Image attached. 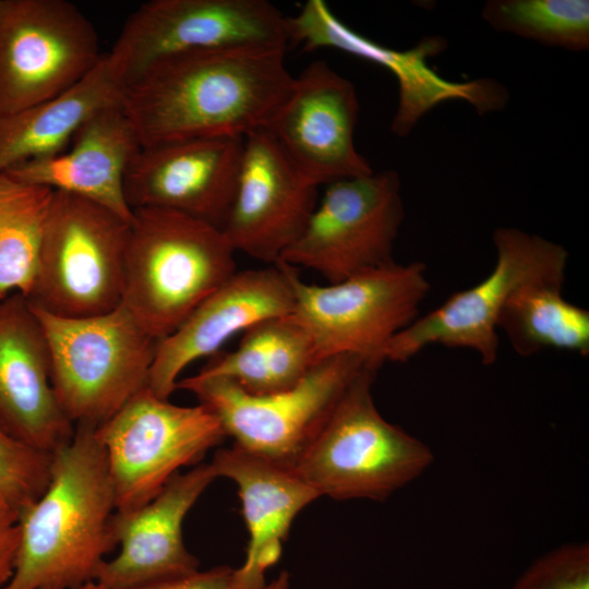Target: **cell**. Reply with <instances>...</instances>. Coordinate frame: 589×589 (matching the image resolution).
<instances>
[{
  "mask_svg": "<svg viewBox=\"0 0 589 589\" xmlns=\"http://www.w3.org/2000/svg\"><path fill=\"white\" fill-rule=\"evenodd\" d=\"M285 47H229L158 59L125 83L121 107L141 146L265 129L294 76Z\"/></svg>",
  "mask_w": 589,
  "mask_h": 589,
  "instance_id": "1",
  "label": "cell"
},
{
  "mask_svg": "<svg viewBox=\"0 0 589 589\" xmlns=\"http://www.w3.org/2000/svg\"><path fill=\"white\" fill-rule=\"evenodd\" d=\"M113 486L96 428L76 424L52 454L45 492L19 516L20 545L2 589H77L96 580L117 544Z\"/></svg>",
  "mask_w": 589,
  "mask_h": 589,
  "instance_id": "2",
  "label": "cell"
},
{
  "mask_svg": "<svg viewBox=\"0 0 589 589\" xmlns=\"http://www.w3.org/2000/svg\"><path fill=\"white\" fill-rule=\"evenodd\" d=\"M223 231L158 208L133 211L122 304L156 340L172 334L237 272Z\"/></svg>",
  "mask_w": 589,
  "mask_h": 589,
  "instance_id": "3",
  "label": "cell"
},
{
  "mask_svg": "<svg viewBox=\"0 0 589 589\" xmlns=\"http://www.w3.org/2000/svg\"><path fill=\"white\" fill-rule=\"evenodd\" d=\"M365 368L350 384L292 470L320 496L384 501L421 476L431 449L377 410Z\"/></svg>",
  "mask_w": 589,
  "mask_h": 589,
  "instance_id": "4",
  "label": "cell"
},
{
  "mask_svg": "<svg viewBox=\"0 0 589 589\" xmlns=\"http://www.w3.org/2000/svg\"><path fill=\"white\" fill-rule=\"evenodd\" d=\"M129 220L87 199L53 191L29 304L60 317L108 313L122 303Z\"/></svg>",
  "mask_w": 589,
  "mask_h": 589,
  "instance_id": "5",
  "label": "cell"
},
{
  "mask_svg": "<svg viewBox=\"0 0 589 589\" xmlns=\"http://www.w3.org/2000/svg\"><path fill=\"white\" fill-rule=\"evenodd\" d=\"M34 310L49 347L55 394L74 425L98 428L147 386L158 340L122 303L79 318Z\"/></svg>",
  "mask_w": 589,
  "mask_h": 589,
  "instance_id": "6",
  "label": "cell"
},
{
  "mask_svg": "<svg viewBox=\"0 0 589 589\" xmlns=\"http://www.w3.org/2000/svg\"><path fill=\"white\" fill-rule=\"evenodd\" d=\"M368 366L373 368L360 356L328 357L293 387L263 396L250 395L227 378L201 373L179 380L177 389L192 393L218 419L235 445L292 468Z\"/></svg>",
  "mask_w": 589,
  "mask_h": 589,
  "instance_id": "7",
  "label": "cell"
},
{
  "mask_svg": "<svg viewBox=\"0 0 589 589\" xmlns=\"http://www.w3.org/2000/svg\"><path fill=\"white\" fill-rule=\"evenodd\" d=\"M287 267L293 292L290 316L311 336L318 362L356 354L378 370L384 347L419 316L430 291L421 262H394L326 286L306 284L296 268Z\"/></svg>",
  "mask_w": 589,
  "mask_h": 589,
  "instance_id": "8",
  "label": "cell"
},
{
  "mask_svg": "<svg viewBox=\"0 0 589 589\" xmlns=\"http://www.w3.org/2000/svg\"><path fill=\"white\" fill-rule=\"evenodd\" d=\"M493 243L492 271L396 334L383 349V362H407L431 345L469 349L483 364L495 362L497 322L507 301L530 283H564L568 252L556 242L508 227L494 231Z\"/></svg>",
  "mask_w": 589,
  "mask_h": 589,
  "instance_id": "9",
  "label": "cell"
},
{
  "mask_svg": "<svg viewBox=\"0 0 589 589\" xmlns=\"http://www.w3.org/2000/svg\"><path fill=\"white\" fill-rule=\"evenodd\" d=\"M117 512L152 501L182 467L199 464L226 434L204 406H178L147 386L96 428Z\"/></svg>",
  "mask_w": 589,
  "mask_h": 589,
  "instance_id": "10",
  "label": "cell"
},
{
  "mask_svg": "<svg viewBox=\"0 0 589 589\" xmlns=\"http://www.w3.org/2000/svg\"><path fill=\"white\" fill-rule=\"evenodd\" d=\"M96 29L67 0H0V116L67 92L100 61Z\"/></svg>",
  "mask_w": 589,
  "mask_h": 589,
  "instance_id": "11",
  "label": "cell"
},
{
  "mask_svg": "<svg viewBox=\"0 0 589 589\" xmlns=\"http://www.w3.org/2000/svg\"><path fill=\"white\" fill-rule=\"evenodd\" d=\"M405 216L394 170L325 185L299 239L279 262L320 273L336 284L394 263V243Z\"/></svg>",
  "mask_w": 589,
  "mask_h": 589,
  "instance_id": "12",
  "label": "cell"
},
{
  "mask_svg": "<svg viewBox=\"0 0 589 589\" xmlns=\"http://www.w3.org/2000/svg\"><path fill=\"white\" fill-rule=\"evenodd\" d=\"M288 43L287 16L266 0H151L129 15L107 55L124 87L167 56Z\"/></svg>",
  "mask_w": 589,
  "mask_h": 589,
  "instance_id": "13",
  "label": "cell"
},
{
  "mask_svg": "<svg viewBox=\"0 0 589 589\" xmlns=\"http://www.w3.org/2000/svg\"><path fill=\"white\" fill-rule=\"evenodd\" d=\"M358 113L353 84L318 60L294 76L265 130L297 170L320 188L373 172L354 146Z\"/></svg>",
  "mask_w": 589,
  "mask_h": 589,
  "instance_id": "14",
  "label": "cell"
},
{
  "mask_svg": "<svg viewBox=\"0 0 589 589\" xmlns=\"http://www.w3.org/2000/svg\"><path fill=\"white\" fill-rule=\"evenodd\" d=\"M244 137H195L142 146L124 178L132 211L158 208L220 230L239 176Z\"/></svg>",
  "mask_w": 589,
  "mask_h": 589,
  "instance_id": "15",
  "label": "cell"
},
{
  "mask_svg": "<svg viewBox=\"0 0 589 589\" xmlns=\"http://www.w3.org/2000/svg\"><path fill=\"white\" fill-rule=\"evenodd\" d=\"M317 190L267 130L253 131L244 136L236 192L221 231L235 252L274 265L304 230Z\"/></svg>",
  "mask_w": 589,
  "mask_h": 589,
  "instance_id": "16",
  "label": "cell"
},
{
  "mask_svg": "<svg viewBox=\"0 0 589 589\" xmlns=\"http://www.w3.org/2000/svg\"><path fill=\"white\" fill-rule=\"evenodd\" d=\"M293 292L288 267L236 272L217 287L169 336L157 344L147 387L168 399L181 372L194 361L218 353L239 332L274 316L290 315Z\"/></svg>",
  "mask_w": 589,
  "mask_h": 589,
  "instance_id": "17",
  "label": "cell"
},
{
  "mask_svg": "<svg viewBox=\"0 0 589 589\" xmlns=\"http://www.w3.org/2000/svg\"><path fill=\"white\" fill-rule=\"evenodd\" d=\"M0 424L49 455L67 445L75 431L51 384L43 324L19 292L0 301Z\"/></svg>",
  "mask_w": 589,
  "mask_h": 589,
  "instance_id": "18",
  "label": "cell"
},
{
  "mask_svg": "<svg viewBox=\"0 0 589 589\" xmlns=\"http://www.w3.org/2000/svg\"><path fill=\"white\" fill-rule=\"evenodd\" d=\"M211 464L175 474L145 505L115 512L113 534L119 554L107 560L96 577L106 589H133L192 574L200 562L182 537L183 520L216 479Z\"/></svg>",
  "mask_w": 589,
  "mask_h": 589,
  "instance_id": "19",
  "label": "cell"
},
{
  "mask_svg": "<svg viewBox=\"0 0 589 589\" xmlns=\"http://www.w3.org/2000/svg\"><path fill=\"white\" fill-rule=\"evenodd\" d=\"M121 104L104 108L75 132L68 147L5 171L14 179L52 191L74 194L131 221L124 195L128 168L141 148Z\"/></svg>",
  "mask_w": 589,
  "mask_h": 589,
  "instance_id": "20",
  "label": "cell"
},
{
  "mask_svg": "<svg viewBox=\"0 0 589 589\" xmlns=\"http://www.w3.org/2000/svg\"><path fill=\"white\" fill-rule=\"evenodd\" d=\"M289 43L304 50L334 48L376 62L390 70L399 82V106L392 122V131L406 135L419 117L436 103L462 97L479 111L491 98V85L484 81L453 84L438 77L425 64L431 50L440 48L437 40L408 51H398L378 45L345 25L323 0H309L294 16H287Z\"/></svg>",
  "mask_w": 589,
  "mask_h": 589,
  "instance_id": "21",
  "label": "cell"
},
{
  "mask_svg": "<svg viewBox=\"0 0 589 589\" xmlns=\"http://www.w3.org/2000/svg\"><path fill=\"white\" fill-rule=\"evenodd\" d=\"M216 477L238 486L249 533L243 564L235 568L237 589H264L265 572L281 555L299 513L321 497L291 468L237 445L218 449L209 462Z\"/></svg>",
  "mask_w": 589,
  "mask_h": 589,
  "instance_id": "22",
  "label": "cell"
},
{
  "mask_svg": "<svg viewBox=\"0 0 589 589\" xmlns=\"http://www.w3.org/2000/svg\"><path fill=\"white\" fill-rule=\"evenodd\" d=\"M123 83L108 55L76 85L51 99L0 116V173L68 147L93 115L121 104Z\"/></svg>",
  "mask_w": 589,
  "mask_h": 589,
  "instance_id": "23",
  "label": "cell"
},
{
  "mask_svg": "<svg viewBox=\"0 0 589 589\" xmlns=\"http://www.w3.org/2000/svg\"><path fill=\"white\" fill-rule=\"evenodd\" d=\"M317 362L309 333L290 315L274 316L247 328L236 350L212 356L199 373L263 396L293 387Z\"/></svg>",
  "mask_w": 589,
  "mask_h": 589,
  "instance_id": "24",
  "label": "cell"
},
{
  "mask_svg": "<svg viewBox=\"0 0 589 589\" xmlns=\"http://www.w3.org/2000/svg\"><path fill=\"white\" fill-rule=\"evenodd\" d=\"M563 283L536 281L520 287L500 314L497 329L521 357L544 349L589 354V311L566 300Z\"/></svg>",
  "mask_w": 589,
  "mask_h": 589,
  "instance_id": "25",
  "label": "cell"
},
{
  "mask_svg": "<svg viewBox=\"0 0 589 589\" xmlns=\"http://www.w3.org/2000/svg\"><path fill=\"white\" fill-rule=\"evenodd\" d=\"M52 195L0 173V300L29 291Z\"/></svg>",
  "mask_w": 589,
  "mask_h": 589,
  "instance_id": "26",
  "label": "cell"
},
{
  "mask_svg": "<svg viewBox=\"0 0 589 589\" xmlns=\"http://www.w3.org/2000/svg\"><path fill=\"white\" fill-rule=\"evenodd\" d=\"M481 15L498 32L576 51L589 48L588 0H490Z\"/></svg>",
  "mask_w": 589,
  "mask_h": 589,
  "instance_id": "27",
  "label": "cell"
},
{
  "mask_svg": "<svg viewBox=\"0 0 589 589\" xmlns=\"http://www.w3.org/2000/svg\"><path fill=\"white\" fill-rule=\"evenodd\" d=\"M51 457L19 441L0 424V498L19 516L47 489Z\"/></svg>",
  "mask_w": 589,
  "mask_h": 589,
  "instance_id": "28",
  "label": "cell"
},
{
  "mask_svg": "<svg viewBox=\"0 0 589 589\" xmlns=\"http://www.w3.org/2000/svg\"><path fill=\"white\" fill-rule=\"evenodd\" d=\"M512 589H589V546L570 543L536 560Z\"/></svg>",
  "mask_w": 589,
  "mask_h": 589,
  "instance_id": "29",
  "label": "cell"
},
{
  "mask_svg": "<svg viewBox=\"0 0 589 589\" xmlns=\"http://www.w3.org/2000/svg\"><path fill=\"white\" fill-rule=\"evenodd\" d=\"M133 589H237V587L235 568L221 565Z\"/></svg>",
  "mask_w": 589,
  "mask_h": 589,
  "instance_id": "30",
  "label": "cell"
},
{
  "mask_svg": "<svg viewBox=\"0 0 589 589\" xmlns=\"http://www.w3.org/2000/svg\"><path fill=\"white\" fill-rule=\"evenodd\" d=\"M19 545V514L0 498V589L13 575Z\"/></svg>",
  "mask_w": 589,
  "mask_h": 589,
  "instance_id": "31",
  "label": "cell"
},
{
  "mask_svg": "<svg viewBox=\"0 0 589 589\" xmlns=\"http://www.w3.org/2000/svg\"><path fill=\"white\" fill-rule=\"evenodd\" d=\"M289 586L290 576L288 572L283 570L279 573L278 577L267 584L264 589H289Z\"/></svg>",
  "mask_w": 589,
  "mask_h": 589,
  "instance_id": "32",
  "label": "cell"
},
{
  "mask_svg": "<svg viewBox=\"0 0 589 589\" xmlns=\"http://www.w3.org/2000/svg\"><path fill=\"white\" fill-rule=\"evenodd\" d=\"M77 589H106V588L99 582L94 580L79 587Z\"/></svg>",
  "mask_w": 589,
  "mask_h": 589,
  "instance_id": "33",
  "label": "cell"
},
{
  "mask_svg": "<svg viewBox=\"0 0 589 589\" xmlns=\"http://www.w3.org/2000/svg\"><path fill=\"white\" fill-rule=\"evenodd\" d=\"M1 301V300H0Z\"/></svg>",
  "mask_w": 589,
  "mask_h": 589,
  "instance_id": "34",
  "label": "cell"
}]
</instances>
